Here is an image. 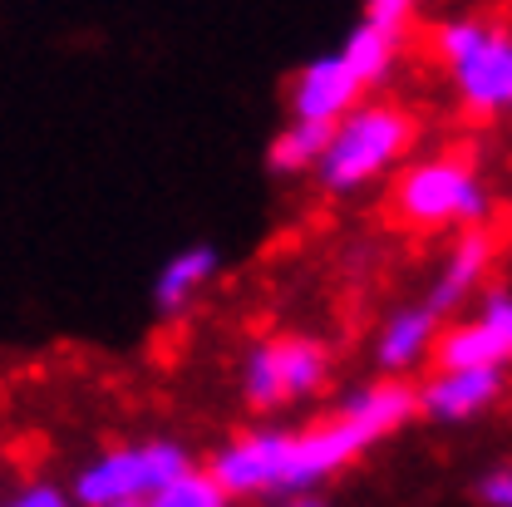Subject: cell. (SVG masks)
<instances>
[{
  "instance_id": "1",
  "label": "cell",
  "mask_w": 512,
  "mask_h": 507,
  "mask_svg": "<svg viewBox=\"0 0 512 507\" xmlns=\"http://www.w3.org/2000/svg\"><path fill=\"white\" fill-rule=\"evenodd\" d=\"M360 453H370V439L350 429L340 414H330L311 429H281V424L242 429L227 444L212 448L202 468L217 478V488L232 503H247V498L276 503V498L316 493L320 483L340 478Z\"/></svg>"
},
{
  "instance_id": "2",
  "label": "cell",
  "mask_w": 512,
  "mask_h": 507,
  "mask_svg": "<svg viewBox=\"0 0 512 507\" xmlns=\"http://www.w3.org/2000/svg\"><path fill=\"white\" fill-rule=\"evenodd\" d=\"M419 138V124L404 104L394 99H365L355 104L340 124H330V143L316 163V188L320 192H360L380 183L389 173H399L409 163V148Z\"/></svg>"
},
{
  "instance_id": "3",
  "label": "cell",
  "mask_w": 512,
  "mask_h": 507,
  "mask_svg": "<svg viewBox=\"0 0 512 507\" xmlns=\"http://www.w3.org/2000/svg\"><path fill=\"white\" fill-rule=\"evenodd\" d=\"M389 212L414 232H468L488 227L493 192L468 153H429L394 173Z\"/></svg>"
},
{
  "instance_id": "4",
  "label": "cell",
  "mask_w": 512,
  "mask_h": 507,
  "mask_svg": "<svg viewBox=\"0 0 512 507\" xmlns=\"http://www.w3.org/2000/svg\"><path fill=\"white\" fill-rule=\"evenodd\" d=\"M434 60L444 64L448 84L473 119L512 114V35L478 15H448L429 35Z\"/></svg>"
},
{
  "instance_id": "5",
  "label": "cell",
  "mask_w": 512,
  "mask_h": 507,
  "mask_svg": "<svg viewBox=\"0 0 512 507\" xmlns=\"http://www.w3.org/2000/svg\"><path fill=\"white\" fill-rule=\"evenodd\" d=\"M192 468V453L178 439H133L94 453L74 483V507H143L153 493H163L178 473Z\"/></svg>"
},
{
  "instance_id": "6",
  "label": "cell",
  "mask_w": 512,
  "mask_h": 507,
  "mask_svg": "<svg viewBox=\"0 0 512 507\" xmlns=\"http://www.w3.org/2000/svg\"><path fill=\"white\" fill-rule=\"evenodd\" d=\"M330 370H335V355L320 335L276 330V335H261L242 360V399L256 414H281L316 399L330 384Z\"/></svg>"
},
{
  "instance_id": "7",
  "label": "cell",
  "mask_w": 512,
  "mask_h": 507,
  "mask_svg": "<svg viewBox=\"0 0 512 507\" xmlns=\"http://www.w3.org/2000/svg\"><path fill=\"white\" fill-rule=\"evenodd\" d=\"M512 365V291L493 286L478 296V311L439 330L434 370H498Z\"/></svg>"
},
{
  "instance_id": "8",
  "label": "cell",
  "mask_w": 512,
  "mask_h": 507,
  "mask_svg": "<svg viewBox=\"0 0 512 507\" xmlns=\"http://www.w3.org/2000/svg\"><path fill=\"white\" fill-rule=\"evenodd\" d=\"M286 104H291V119L330 128L340 124L355 104H365V84L355 79L350 64L340 60V50H330V55H316L291 74Z\"/></svg>"
},
{
  "instance_id": "9",
  "label": "cell",
  "mask_w": 512,
  "mask_h": 507,
  "mask_svg": "<svg viewBox=\"0 0 512 507\" xmlns=\"http://www.w3.org/2000/svg\"><path fill=\"white\" fill-rule=\"evenodd\" d=\"M493 261H498V237H493V227L453 232V242H448L444 261H439V276H434L424 306H434L439 316L458 311V306H468L473 296L488 291V271H493Z\"/></svg>"
},
{
  "instance_id": "10",
  "label": "cell",
  "mask_w": 512,
  "mask_h": 507,
  "mask_svg": "<svg viewBox=\"0 0 512 507\" xmlns=\"http://www.w3.org/2000/svg\"><path fill=\"white\" fill-rule=\"evenodd\" d=\"M414 399H419V414L434 424H468L503 399V375L498 370H434L424 384H414Z\"/></svg>"
},
{
  "instance_id": "11",
  "label": "cell",
  "mask_w": 512,
  "mask_h": 507,
  "mask_svg": "<svg viewBox=\"0 0 512 507\" xmlns=\"http://www.w3.org/2000/svg\"><path fill=\"white\" fill-rule=\"evenodd\" d=\"M439 330H444V316L434 306H424V301L419 306H399L375 335V365L389 380H409L424 360H434Z\"/></svg>"
},
{
  "instance_id": "12",
  "label": "cell",
  "mask_w": 512,
  "mask_h": 507,
  "mask_svg": "<svg viewBox=\"0 0 512 507\" xmlns=\"http://www.w3.org/2000/svg\"><path fill=\"white\" fill-rule=\"evenodd\" d=\"M217 266H222V256H217V247H207V242L183 247V252L168 256L163 271H158V281H153V306H158V316H178V311H188L192 301L212 286Z\"/></svg>"
},
{
  "instance_id": "13",
  "label": "cell",
  "mask_w": 512,
  "mask_h": 507,
  "mask_svg": "<svg viewBox=\"0 0 512 507\" xmlns=\"http://www.w3.org/2000/svg\"><path fill=\"white\" fill-rule=\"evenodd\" d=\"M325 143H330V128L291 119V124L266 143V168H271V173H281V178H291V173H316Z\"/></svg>"
},
{
  "instance_id": "14",
  "label": "cell",
  "mask_w": 512,
  "mask_h": 507,
  "mask_svg": "<svg viewBox=\"0 0 512 507\" xmlns=\"http://www.w3.org/2000/svg\"><path fill=\"white\" fill-rule=\"evenodd\" d=\"M340 60L355 69V79H360V84H365V94H370L375 84H384V79H389V69H394V60H399V40L360 20V25L345 35Z\"/></svg>"
},
{
  "instance_id": "15",
  "label": "cell",
  "mask_w": 512,
  "mask_h": 507,
  "mask_svg": "<svg viewBox=\"0 0 512 507\" xmlns=\"http://www.w3.org/2000/svg\"><path fill=\"white\" fill-rule=\"evenodd\" d=\"M143 507H232V498L217 488V478H212L207 468L192 463L188 473H178L163 493H153Z\"/></svg>"
},
{
  "instance_id": "16",
  "label": "cell",
  "mask_w": 512,
  "mask_h": 507,
  "mask_svg": "<svg viewBox=\"0 0 512 507\" xmlns=\"http://www.w3.org/2000/svg\"><path fill=\"white\" fill-rule=\"evenodd\" d=\"M419 5H424V0H365V25H375L384 35L404 40V30L414 25Z\"/></svg>"
},
{
  "instance_id": "17",
  "label": "cell",
  "mask_w": 512,
  "mask_h": 507,
  "mask_svg": "<svg viewBox=\"0 0 512 507\" xmlns=\"http://www.w3.org/2000/svg\"><path fill=\"white\" fill-rule=\"evenodd\" d=\"M0 507H74V498H69V488H60V483H25Z\"/></svg>"
},
{
  "instance_id": "18",
  "label": "cell",
  "mask_w": 512,
  "mask_h": 507,
  "mask_svg": "<svg viewBox=\"0 0 512 507\" xmlns=\"http://www.w3.org/2000/svg\"><path fill=\"white\" fill-rule=\"evenodd\" d=\"M478 503L483 507H512V463H498V468H488L483 478H478Z\"/></svg>"
},
{
  "instance_id": "19",
  "label": "cell",
  "mask_w": 512,
  "mask_h": 507,
  "mask_svg": "<svg viewBox=\"0 0 512 507\" xmlns=\"http://www.w3.org/2000/svg\"><path fill=\"white\" fill-rule=\"evenodd\" d=\"M271 507H330L325 498H316V493H301V498H276Z\"/></svg>"
}]
</instances>
